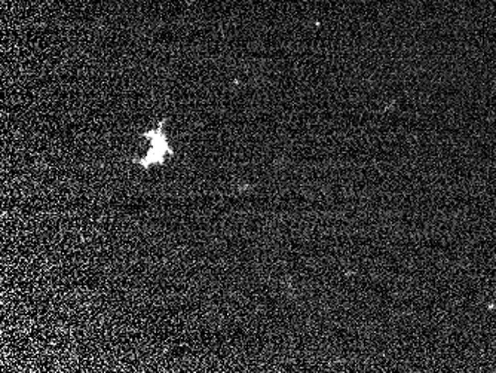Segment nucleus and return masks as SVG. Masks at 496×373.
<instances>
[{
  "label": "nucleus",
  "instance_id": "nucleus-1",
  "mask_svg": "<svg viewBox=\"0 0 496 373\" xmlns=\"http://www.w3.org/2000/svg\"><path fill=\"white\" fill-rule=\"evenodd\" d=\"M146 137L150 138V145H153V147L150 146V150L146 156V159L140 161L143 164L144 167H147L149 164H159L163 161V155L165 153H170L173 155V150L168 147V143H167V138H165V134L162 131V124L158 130L155 131H149L144 134Z\"/></svg>",
  "mask_w": 496,
  "mask_h": 373
}]
</instances>
